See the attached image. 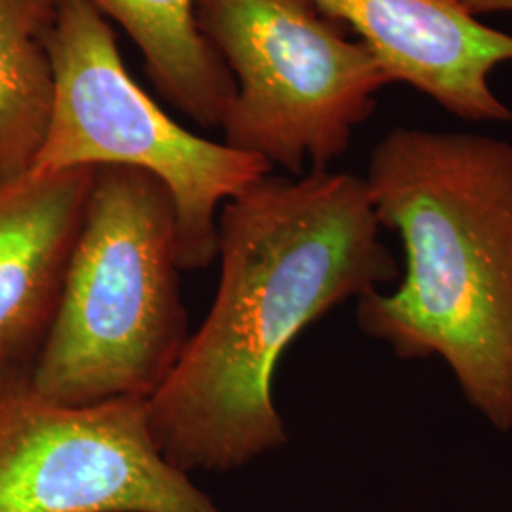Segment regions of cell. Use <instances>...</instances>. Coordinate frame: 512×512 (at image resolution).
<instances>
[{
  "mask_svg": "<svg viewBox=\"0 0 512 512\" xmlns=\"http://www.w3.org/2000/svg\"><path fill=\"white\" fill-rule=\"evenodd\" d=\"M59 0H0V186L35 165L54 109L48 37Z\"/></svg>",
  "mask_w": 512,
  "mask_h": 512,
  "instance_id": "30bf717a",
  "label": "cell"
},
{
  "mask_svg": "<svg viewBox=\"0 0 512 512\" xmlns=\"http://www.w3.org/2000/svg\"><path fill=\"white\" fill-rule=\"evenodd\" d=\"M380 230L365 179L329 169L266 175L222 205L213 306L148 399L165 458L224 473L287 444L275 366L313 321L399 277Z\"/></svg>",
  "mask_w": 512,
  "mask_h": 512,
  "instance_id": "6da1fadb",
  "label": "cell"
},
{
  "mask_svg": "<svg viewBox=\"0 0 512 512\" xmlns=\"http://www.w3.org/2000/svg\"><path fill=\"white\" fill-rule=\"evenodd\" d=\"M139 48L147 74L175 109L219 128L236 82L198 27L194 0H90Z\"/></svg>",
  "mask_w": 512,
  "mask_h": 512,
  "instance_id": "9c48e42d",
  "label": "cell"
},
{
  "mask_svg": "<svg viewBox=\"0 0 512 512\" xmlns=\"http://www.w3.org/2000/svg\"><path fill=\"white\" fill-rule=\"evenodd\" d=\"M471 16L482 14H497V12H512V0H454Z\"/></svg>",
  "mask_w": 512,
  "mask_h": 512,
  "instance_id": "8fae6325",
  "label": "cell"
},
{
  "mask_svg": "<svg viewBox=\"0 0 512 512\" xmlns=\"http://www.w3.org/2000/svg\"><path fill=\"white\" fill-rule=\"evenodd\" d=\"M196 21L236 82L224 145L293 175L325 171L393 84L361 40L308 0H194Z\"/></svg>",
  "mask_w": 512,
  "mask_h": 512,
  "instance_id": "5b68a950",
  "label": "cell"
},
{
  "mask_svg": "<svg viewBox=\"0 0 512 512\" xmlns=\"http://www.w3.org/2000/svg\"><path fill=\"white\" fill-rule=\"evenodd\" d=\"M95 167L0 186V372L33 365L54 321Z\"/></svg>",
  "mask_w": 512,
  "mask_h": 512,
  "instance_id": "ba28073f",
  "label": "cell"
},
{
  "mask_svg": "<svg viewBox=\"0 0 512 512\" xmlns=\"http://www.w3.org/2000/svg\"><path fill=\"white\" fill-rule=\"evenodd\" d=\"M0 372V512H222L154 437L147 399L55 403Z\"/></svg>",
  "mask_w": 512,
  "mask_h": 512,
  "instance_id": "8992f818",
  "label": "cell"
},
{
  "mask_svg": "<svg viewBox=\"0 0 512 512\" xmlns=\"http://www.w3.org/2000/svg\"><path fill=\"white\" fill-rule=\"evenodd\" d=\"M366 190L406 274L357 298V325L401 359L440 357L490 425L512 431V143L397 128Z\"/></svg>",
  "mask_w": 512,
  "mask_h": 512,
  "instance_id": "7a4b0ae2",
  "label": "cell"
},
{
  "mask_svg": "<svg viewBox=\"0 0 512 512\" xmlns=\"http://www.w3.org/2000/svg\"><path fill=\"white\" fill-rule=\"evenodd\" d=\"M48 50L54 109L33 169L147 171L175 205L181 270L209 266L220 207L270 175L272 165L177 124L128 73L109 19L90 0H59Z\"/></svg>",
  "mask_w": 512,
  "mask_h": 512,
  "instance_id": "277c9868",
  "label": "cell"
},
{
  "mask_svg": "<svg viewBox=\"0 0 512 512\" xmlns=\"http://www.w3.org/2000/svg\"><path fill=\"white\" fill-rule=\"evenodd\" d=\"M177 213L154 175L95 167L54 321L31 366L63 404L150 399L188 344Z\"/></svg>",
  "mask_w": 512,
  "mask_h": 512,
  "instance_id": "3957f363",
  "label": "cell"
},
{
  "mask_svg": "<svg viewBox=\"0 0 512 512\" xmlns=\"http://www.w3.org/2000/svg\"><path fill=\"white\" fill-rule=\"evenodd\" d=\"M357 33L391 82L425 93L471 122H512L490 74L512 61V35L465 12L454 0H308Z\"/></svg>",
  "mask_w": 512,
  "mask_h": 512,
  "instance_id": "52a82bcc",
  "label": "cell"
}]
</instances>
